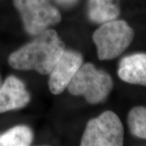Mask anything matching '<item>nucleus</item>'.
I'll return each mask as SVG.
<instances>
[{
	"mask_svg": "<svg viewBox=\"0 0 146 146\" xmlns=\"http://www.w3.org/2000/svg\"><path fill=\"white\" fill-rule=\"evenodd\" d=\"M24 29L28 34L36 36L58 25L62 16L50 0H13Z\"/></svg>",
	"mask_w": 146,
	"mask_h": 146,
	"instance_id": "obj_4",
	"label": "nucleus"
},
{
	"mask_svg": "<svg viewBox=\"0 0 146 146\" xmlns=\"http://www.w3.org/2000/svg\"><path fill=\"white\" fill-rule=\"evenodd\" d=\"M118 76L126 83L146 87V53L123 58L119 63Z\"/></svg>",
	"mask_w": 146,
	"mask_h": 146,
	"instance_id": "obj_8",
	"label": "nucleus"
},
{
	"mask_svg": "<svg viewBox=\"0 0 146 146\" xmlns=\"http://www.w3.org/2000/svg\"><path fill=\"white\" fill-rule=\"evenodd\" d=\"M31 96L24 82L10 76L0 87V114L20 110L29 103Z\"/></svg>",
	"mask_w": 146,
	"mask_h": 146,
	"instance_id": "obj_7",
	"label": "nucleus"
},
{
	"mask_svg": "<svg viewBox=\"0 0 146 146\" xmlns=\"http://www.w3.org/2000/svg\"><path fill=\"white\" fill-rule=\"evenodd\" d=\"M34 36L31 42L11 54L8 63L16 70L34 71L41 75H49L66 50L65 44L52 29Z\"/></svg>",
	"mask_w": 146,
	"mask_h": 146,
	"instance_id": "obj_1",
	"label": "nucleus"
},
{
	"mask_svg": "<svg viewBox=\"0 0 146 146\" xmlns=\"http://www.w3.org/2000/svg\"><path fill=\"white\" fill-rule=\"evenodd\" d=\"M127 125L132 136L146 140V107L138 106L131 109Z\"/></svg>",
	"mask_w": 146,
	"mask_h": 146,
	"instance_id": "obj_11",
	"label": "nucleus"
},
{
	"mask_svg": "<svg viewBox=\"0 0 146 146\" xmlns=\"http://www.w3.org/2000/svg\"><path fill=\"white\" fill-rule=\"evenodd\" d=\"M119 0H89L87 15L90 21L95 24L116 20L120 15Z\"/></svg>",
	"mask_w": 146,
	"mask_h": 146,
	"instance_id": "obj_9",
	"label": "nucleus"
},
{
	"mask_svg": "<svg viewBox=\"0 0 146 146\" xmlns=\"http://www.w3.org/2000/svg\"><path fill=\"white\" fill-rule=\"evenodd\" d=\"M58 4L63 7H71L78 2V0H54Z\"/></svg>",
	"mask_w": 146,
	"mask_h": 146,
	"instance_id": "obj_12",
	"label": "nucleus"
},
{
	"mask_svg": "<svg viewBox=\"0 0 146 146\" xmlns=\"http://www.w3.org/2000/svg\"><path fill=\"white\" fill-rule=\"evenodd\" d=\"M33 141V132L26 125H17L0 135V146H28Z\"/></svg>",
	"mask_w": 146,
	"mask_h": 146,
	"instance_id": "obj_10",
	"label": "nucleus"
},
{
	"mask_svg": "<svg viewBox=\"0 0 146 146\" xmlns=\"http://www.w3.org/2000/svg\"><path fill=\"white\" fill-rule=\"evenodd\" d=\"M114 87L109 73L93 63H83L68 86L73 96H82L90 104H98L108 98Z\"/></svg>",
	"mask_w": 146,
	"mask_h": 146,
	"instance_id": "obj_2",
	"label": "nucleus"
},
{
	"mask_svg": "<svg viewBox=\"0 0 146 146\" xmlns=\"http://www.w3.org/2000/svg\"><path fill=\"white\" fill-rule=\"evenodd\" d=\"M83 63L84 58L80 53L65 50L49 73L48 84L51 94H63Z\"/></svg>",
	"mask_w": 146,
	"mask_h": 146,
	"instance_id": "obj_6",
	"label": "nucleus"
},
{
	"mask_svg": "<svg viewBox=\"0 0 146 146\" xmlns=\"http://www.w3.org/2000/svg\"><path fill=\"white\" fill-rule=\"evenodd\" d=\"M124 141V127L119 117L111 110L90 119L80 141L82 146H121Z\"/></svg>",
	"mask_w": 146,
	"mask_h": 146,
	"instance_id": "obj_5",
	"label": "nucleus"
},
{
	"mask_svg": "<svg viewBox=\"0 0 146 146\" xmlns=\"http://www.w3.org/2000/svg\"><path fill=\"white\" fill-rule=\"evenodd\" d=\"M135 31L123 20L107 21L100 25L93 34L100 60H112L121 55L133 42Z\"/></svg>",
	"mask_w": 146,
	"mask_h": 146,
	"instance_id": "obj_3",
	"label": "nucleus"
}]
</instances>
